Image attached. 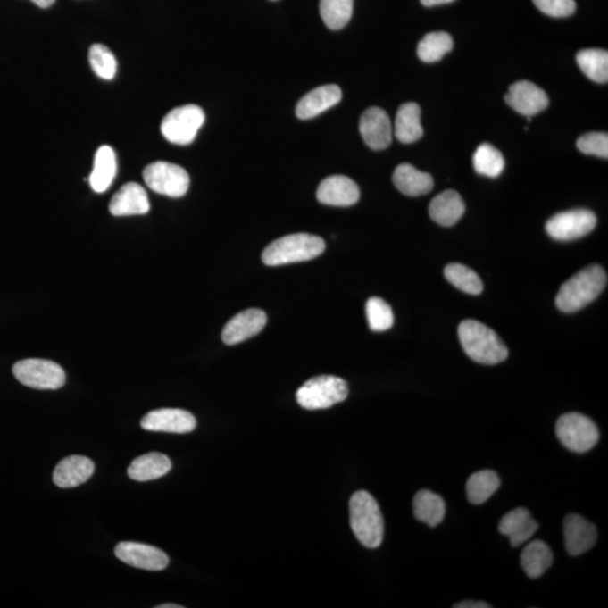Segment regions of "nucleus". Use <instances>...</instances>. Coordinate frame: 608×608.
<instances>
[{
	"label": "nucleus",
	"instance_id": "obj_1",
	"mask_svg": "<svg viewBox=\"0 0 608 608\" xmlns=\"http://www.w3.org/2000/svg\"><path fill=\"white\" fill-rule=\"evenodd\" d=\"M606 284L607 274L602 266L586 267L560 288L555 299L556 307L562 312H576L597 299L605 290Z\"/></svg>",
	"mask_w": 608,
	"mask_h": 608
},
{
	"label": "nucleus",
	"instance_id": "obj_2",
	"mask_svg": "<svg viewBox=\"0 0 608 608\" xmlns=\"http://www.w3.org/2000/svg\"><path fill=\"white\" fill-rule=\"evenodd\" d=\"M459 338L464 352L477 363L495 365L506 361L508 349L499 336L477 321H464L459 326Z\"/></svg>",
	"mask_w": 608,
	"mask_h": 608
},
{
	"label": "nucleus",
	"instance_id": "obj_3",
	"mask_svg": "<svg viewBox=\"0 0 608 608\" xmlns=\"http://www.w3.org/2000/svg\"><path fill=\"white\" fill-rule=\"evenodd\" d=\"M349 519L354 536L368 549H377L385 536V521L377 500L368 491L354 494L349 502Z\"/></svg>",
	"mask_w": 608,
	"mask_h": 608
},
{
	"label": "nucleus",
	"instance_id": "obj_4",
	"mask_svg": "<svg viewBox=\"0 0 608 608\" xmlns=\"http://www.w3.org/2000/svg\"><path fill=\"white\" fill-rule=\"evenodd\" d=\"M326 245L321 237L295 234L282 237L267 246L262 260L267 266H281L313 260L325 252Z\"/></svg>",
	"mask_w": 608,
	"mask_h": 608
},
{
	"label": "nucleus",
	"instance_id": "obj_5",
	"mask_svg": "<svg viewBox=\"0 0 608 608\" xmlns=\"http://www.w3.org/2000/svg\"><path fill=\"white\" fill-rule=\"evenodd\" d=\"M348 396L347 383L334 375L310 379L296 392L297 403L308 411H319L343 403Z\"/></svg>",
	"mask_w": 608,
	"mask_h": 608
},
{
	"label": "nucleus",
	"instance_id": "obj_6",
	"mask_svg": "<svg viewBox=\"0 0 608 608\" xmlns=\"http://www.w3.org/2000/svg\"><path fill=\"white\" fill-rule=\"evenodd\" d=\"M555 434L569 451L585 453L599 441V430L590 418L578 412L564 413L555 425Z\"/></svg>",
	"mask_w": 608,
	"mask_h": 608
},
{
	"label": "nucleus",
	"instance_id": "obj_7",
	"mask_svg": "<svg viewBox=\"0 0 608 608\" xmlns=\"http://www.w3.org/2000/svg\"><path fill=\"white\" fill-rule=\"evenodd\" d=\"M204 121L205 114L200 106L184 105L171 111L163 118L161 130L171 144L187 146L196 139Z\"/></svg>",
	"mask_w": 608,
	"mask_h": 608
},
{
	"label": "nucleus",
	"instance_id": "obj_8",
	"mask_svg": "<svg viewBox=\"0 0 608 608\" xmlns=\"http://www.w3.org/2000/svg\"><path fill=\"white\" fill-rule=\"evenodd\" d=\"M12 373L21 385L37 390H57L66 382L63 369L53 361L28 359L17 362Z\"/></svg>",
	"mask_w": 608,
	"mask_h": 608
},
{
	"label": "nucleus",
	"instance_id": "obj_9",
	"mask_svg": "<svg viewBox=\"0 0 608 608\" xmlns=\"http://www.w3.org/2000/svg\"><path fill=\"white\" fill-rule=\"evenodd\" d=\"M144 179L151 191L170 197L184 196L191 182L188 172L183 167L166 162H157L146 166Z\"/></svg>",
	"mask_w": 608,
	"mask_h": 608
},
{
	"label": "nucleus",
	"instance_id": "obj_10",
	"mask_svg": "<svg viewBox=\"0 0 608 608\" xmlns=\"http://www.w3.org/2000/svg\"><path fill=\"white\" fill-rule=\"evenodd\" d=\"M597 218L592 211L576 209L554 215L546 222L547 235L559 241L582 238L596 227Z\"/></svg>",
	"mask_w": 608,
	"mask_h": 608
},
{
	"label": "nucleus",
	"instance_id": "obj_11",
	"mask_svg": "<svg viewBox=\"0 0 608 608\" xmlns=\"http://www.w3.org/2000/svg\"><path fill=\"white\" fill-rule=\"evenodd\" d=\"M116 558L129 566L149 571H161L170 564L165 552L137 542H121L115 547Z\"/></svg>",
	"mask_w": 608,
	"mask_h": 608
},
{
	"label": "nucleus",
	"instance_id": "obj_12",
	"mask_svg": "<svg viewBox=\"0 0 608 608\" xmlns=\"http://www.w3.org/2000/svg\"><path fill=\"white\" fill-rule=\"evenodd\" d=\"M141 427L149 432L187 434L196 429V420L183 409L163 408L146 413Z\"/></svg>",
	"mask_w": 608,
	"mask_h": 608
},
{
	"label": "nucleus",
	"instance_id": "obj_13",
	"mask_svg": "<svg viewBox=\"0 0 608 608\" xmlns=\"http://www.w3.org/2000/svg\"><path fill=\"white\" fill-rule=\"evenodd\" d=\"M504 98L512 110L528 116L529 120L545 111L550 103L545 90L528 80L512 84Z\"/></svg>",
	"mask_w": 608,
	"mask_h": 608
},
{
	"label": "nucleus",
	"instance_id": "obj_14",
	"mask_svg": "<svg viewBox=\"0 0 608 608\" xmlns=\"http://www.w3.org/2000/svg\"><path fill=\"white\" fill-rule=\"evenodd\" d=\"M360 132L371 149H387L391 145L394 133L389 115L379 107H370L360 120Z\"/></svg>",
	"mask_w": 608,
	"mask_h": 608
},
{
	"label": "nucleus",
	"instance_id": "obj_15",
	"mask_svg": "<svg viewBox=\"0 0 608 608\" xmlns=\"http://www.w3.org/2000/svg\"><path fill=\"white\" fill-rule=\"evenodd\" d=\"M563 534L564 545L572 556L585 554L596 545V526L578 514H571L564 519Z\"/></svg>",
	"mask_w": 608,
	"mask_h": 608
},
{
	"label": "nucleus",
	"instance_id": "obj_16",
	"mask_svg": "<svg viewBox=\"0 0 608 608\" xmlns=\"http://www.w3.org/2000/svg\"><path fill=\"white\" fill-rule=\"evenodd\" d=\"M317 198L322 204L345 208L359 202L360 188L347 176H329L319 185Z\"/></svg>",
	"mask_w": 608,
	"mask_h": 608
},
{
	"label": "nucleus",
	"instance_id": "obj_17",
	"mask_svg": "<svg viewBox=\"0 0 608 608\" xmlns=\"http://www.w3.org/2000/svg\"><path fill=\"white\" fill-rule=\"evenodd\" d=\"M267 322V316L262 310L248 309L236 314L224 326L222 340L227 345H236L245 342L261 333Z\"/></svg>",
	"mask_w": 608,
	"mask_h": 608
},
{
	"label": "nucleus",
	"instance_id": "obj_18",
	"mask_svg": "<svg viewBox=\"0 0 608 608\" xmlns=\"http://www.w3.org/2000/svg\"><path fill=\"white\" fill-rule=\"evenodd\" d=\"M150 202L148 194L141 185L128 183L114 194L110 202V212L115 217H128L148 213Z\"/></svg>",
	"mask_w": 608,
	"mask_h": 608
},
{
	"label": "nucleus",
	"instance_id": "obj_19",
	"mask_svg": "<svg viewBox=\"0 0 608 608\" xmlns=\"http://www.w3.org/2000/svg\"><path fill=\"white\" fill-rule=\"evenodd\" d=\"M342 97V89L337 85L321 86L300 99L296 105V116L301 120L316 118L323 112L337 105Z\"/></svg>",
	"mask_w": 608,
	"mask_h": 608
},
{
	"label": "nucleus",
	"instance_id": "obj_20",
	"mask_svg": "<svg viewBox=\"0 0 608 608\" xmlns=\"http://www.w3.org/2000/svg\"><path fill=\"white\" fill-rule=\"evenodd\" d=\"M94 471L92 460L81 455L68 456L55 467L54 482L59 488H75L88 481Z\"/></svg>",
	"mask_w": 608,
	"mask_h": 608
},
{
	"label": "nucleus",
	"instance_id": "obj_21",
	"mask_svg": "<svg viewBox=\"0 0 608 608\" xmlns=\"http://www.w3.org/2000/svg\"><path fill=\"white\" fill-rule=\"evenodd\" d=\"M499 532L510 538L512 546H520L536 534L538 524L526 508H516L500 521Z\"/></svg>",
	"mask_w": 608,
	"mask_h": 608
},
{
	"label": "nucleus",
	"instance_id": "obj_22",
	"mask_svg": "<svg viewBox=\"0 0 608 608\" xmlns=\"http://www.w3.org/2000/svg\"><path fill=\"white\" fill-rule=\"evenodd\" d=\"M395 187L404 196H421L432 191L433 177L429 172L418 171L411 163H401L392 176Z\"/></svg>",
	"mask_w": 608,
	"mask_h": 608
},
{
	"label": "nucleus",
	"instance_id": "obj_23",
	"mask_svg": "<svg viewBox=\"0 0 608 608\" xmlns=\"http://www.w3.org/2000/svg\"><path fill=\"white\" fill-rule=\"evenodd\" d=\"M465 212L463 198L452 189L438 194L430 202L429 215L439 226L451 227L459 221Z\"/></svg>",
	"mask_w": 608,
	"mask_h": 608
},
{
	"label": "nucleus",
	"instance_id": "obj_24",
	"mask_svg": "<svg viewBox=\"0 0 608 608\" xmlns=\"http://www.w3.org/2000/svg\"><path fill=\"white\" fill-rule=\"evenodd\" d=\"M171 469V462L167 455L159 452H150L133 460L128 469V476L135 481H153L166 476Z\"/></svg>",
	"mask_w": 608,
	"mask_h": 608
},
{
	"label": "nucleus",
	"instance_id": "obj_25",
	"mask_svg": "<svg viewBox=\"0 0 608 608\" xmlns=\"http://www.w3.org/2000/svg\"><path fill=\"white\" fill-rule=\"evenodd\" d=\"M118 171L114 150L110 146H103L97 150L94 159V168L89 176L90 187L94 192L104 193L110 188Z\"/></svg>",
	"mask_w": 608,
	"mask_h": 608
},
{
	"label": "nucleus",
	"instance_id": "obj_26",
	"mask_svg": "<svg viewBox=\"0 0 608 608\" xmlns=\"http://www.w3.org/2000/svg\"><path fill=\"white\" fill-rule=\"evenodd\" d=\"M421 110L417 103H404L398 110L395 122V136L403 144H412L424 136L421 123Z\"/></svg>",
	"mask_w": 608,
	"mask_h": 608
},
{
	"label": "nucleus",
	"instance_id": "obj_27",
	"mask_svg": "<svg viewBox=\"0 0 608 608\" xmlns=\"http://www.w3.org/2000/svg\"><path fill=\"white\" fill-rule=\"evenodd\" d=\"M554 562V554L546 542L536 540L529 543L521 554V568L528 577H541Z\"/></svg>",
	"mask_w": 608,
	"mask_h": 608
},
{
	"label": "nucleus",
	"instance_id": "obj_28",
	"mask_svg": "<svg viewBox=\"0 0 608 608\" xmlns=\"http://www.w3.org/2000/svg\"><path fill=\"white\" fill-rule=\"evenodd\" d=\"M413 515L430 528L441 524L446 516V503L441 496L429 490H421L413 498Z\"/></svg>",
	"mask_w": 608,
	"mask_h": 608
},
{
	"label": "nucleus",
	"instance_id": "obj_29",
	"mask_svg": "<svg viewBox=\"0 0 608 608\" xmlns=\"http://www.w3.org/2000/svg\"><path fill=\"white\" fill-rule=\"evenodd\" d=\"M498 474L491 470H482L468 479L467 496L470 503L481 504L487 502L499 489Z\"/></svg>",
	"mask_w": 608,
	"mask_h": 608
},
{
	"label": "nucleus",
	"instance_id": "obj_30",
	"mask_svg": "<svg viewBox=\"0 0 608 608\" xmlns=\"http://www.w3.org/2000/svg\"><path fill=\"white\" fill-rule=\"evenodd\" d=\"M577 62L589 79L598 84L608 81V53L601 49L581 50L577 54Z\"/></svg>",
	"mask_w": 608,
	"mask_h": 608
},
{
	"label": "nucleus",
	"instance_id": "obj_31",
	"mask_svg": "<svg viewBox=\"0 0 608 608\" xmlns=\"http://www.w3.org/2000/svg\"><path fill=\"white\" fill-rule=\"evenodd\" d=\"M453 49V38L446 32H432L417 47L418 57L427 63L437 62Z\"/></svg>",
	"mask_w": 608,
	"mask_h": 608
},
{
	"label": "nucleus",
	"instance_id": "obj_32",
	"mask_svg": "<svg viewBox=\"0 0 608 608\" xmlns=\"http://www.w3.org/2000/svg\"><path fill=\"white\" fill-rule=\"evenodd\" d=\"M354 0H321V15L326 27L338 31L348 24L353 15Z\"/></svg>",
	"mask_w": 608,
	"mask_h": 608
},
{
	"label": "nucleus",
	"instance_id": "obj_33",
	"mask_svg": "<svg viewBox=\"0 0 608 608\" xmlns=\"http://www.w3.org/2000/svg\"><path fill=\"white\" fill-rule=\"evenodd\" d=\"M448 282L468 295L478 296L484 291V283L470 267L462 264H450L444 270Z\"/></svg>",
	"mask_w": 608,
	"mask_h": 608
},
{
	"label": "nucleus",
	"instance_id": "obj_34",
	"mask_svg": "<svg viewBox=\"0 0 608 608\" xmlns=\"http://www.w3.org/2000/svg\"><path fill=\"white\" fill-rule=\"evenodd\" d=\"M474 170L487 177H498L504 168V159L498 149L489 144L479 146L473 156Z\"/></svg>",
	"mask_w": 608,
	"mask_h": 608
},
{
	"label": "nucleus",
	"instance_id": "obj_35",
	"mask_svg": "<svg viewBox=\"0 0 608 608\" xmlns=\"http://www.w3.org/2000/svg\"><path fill=\"white\" fill-rule=\"evenodd\" d=\"M366 317L370 329L372 331H386L394 326V312L389 304L381 297L373 296L366 302Z\"/></svg>",
	"mask_w": 608,
	"mask_h": 608
},
{
	"label": "nucleus",
	"instance_id": "obj_36",
	"mask_svg": "<svg viewBox=\"0 0 608 608\" xmlns=\"http://www.w3.org/2000/svg\"><path fill=\"white\" fill-rule=\"evenodd\" d=\"M89 63L99 79L112 80L118 71V62L109 47L103 45H94L89 49Z\"/></svg>",
	"mask_w": 608,
	"mask_h": 608
},
{
	"label": "nucleus",
	"instance_id": "obj_37",
	"mask_svg": "<svg viewBox=\"0 0 608 608\" xmlns=\"http://www.w3.org/2000/svg\"><path fill=\"white\" fill-rule=\"evenodd\" d=\"M578 149L585 154H592L607 159L608 136L604 132H590L579 137L577 141Z\"/></svg>",
	"mask_w": 608,
	"mask_h": 608
},
{
	"label": "nucleus",
	"instance_id": "obj_38",
	"mask_svg": "<svg viewBox=\"0 0 608 608\" xmlns=\"http://www.w3.org/2000/svg\"><path fill=\"white\" fill-rule=\"evenodd\" d=\"M536 6L552 17L571 16L576 11L575 0H533Z\"/></svg>",
	"mask_w": 608,
	"mask_h": 608
},
{
	"label": "nucleus",
	"instance_id": "obj_39",
	"mask_svg": "<svg viewBox=\"0 0 608 608\" xmlns=\"http://www.w3.org/2000/svg\"><path fill=\"white\" fill-rule=\"evenodd\" d=\"M453 607H454V608H490L491 606L489 605L488 603H485V602L465 601V602H461L459 604H456V605H454Z\"/></svg>",
	"mask_w": 608,
	"mask_h": 608
},
{
	"label": "nucleus",
	"instance_id": "obj_40",
	"mask_svg": "<svg viewBox=\"0 0 608 608\" xmlns=\"http://www.w3.org/2000/svg\"><path fill=\"white\" fill-rule=\"evenodd\" d=\"M422 5L426 7H433L437 5H443V4H448L454 2V0H421Z\"/></svg>",
	"mask_w": 608,
	"mask_h": 608
},
{
	"label": "nucleus",
	"instance_id": "obj_41",
	"mask_svg": "<svg viewBox=\"0 0 608 608\" xmlns=\"http://www.w3.org/2000/svg\"><path fill=\"white\" fill-rule=\"evenodd\" d=\"M32 2L38 7L49 8L54 5L55 0H32Z\"/></svg>",
	"mask_w": 608,
	"mask_h": 608
},
{
	"label": "nucleus",
	"instance_id": "obj_42",
	"mask_svg": "<svg viewBox=\"0 0 608 608\" xmlns=\"http://www.w3.org/2000/svg\"><path fill=\"white\" fill-rule=\"evenodd\" d=\"M184 606L177 605V604H162V605L157 606V608H183Z\"/></svg>",
	"mask_w": 608,
	"mask_h": 608
}]
</instances>
